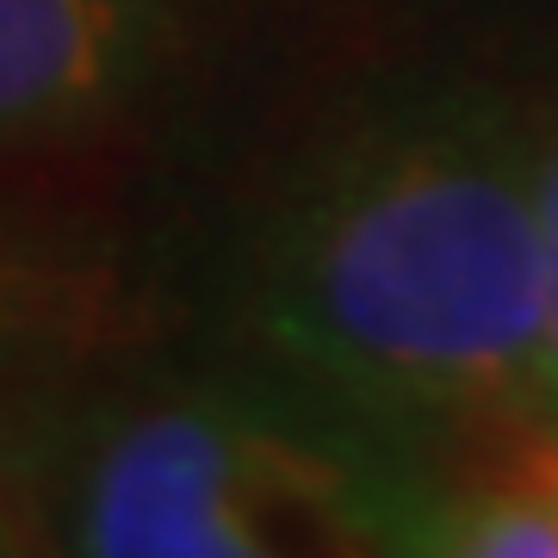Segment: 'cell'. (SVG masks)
Wrapping results in <instances>:
<instances>
[{
    "label": "cell",
    "instance_id": "obj_2",
    "mask_svg": "<svg viewBox=\"0 0 558 558\" xmlns=\"http://www.w3.org/2000/svg\"><path fill=\"white\" fill-rule=\"evenodd\" d=\"M410 440L299 385H156L94 416L57 484V546L87 558L398 553Z\"/></svg>",
    "mask_w": 558,
    "mask_h": 558
},
{
    "label": "cell",
    "instance_id": "obj_4",
    "mask_svg": "<svg viewBox=\"0 0 558 558\" xmlns=\"http://www.w3.org/2000/svg\"><path fill=\"white\" fill-rule=\"evenodd\" d=\"M106 329V279L0 223V385L57 366Z\"/></svg>",
    "mask_w": 558,
    "mask_h": 558
},
{
    "label": "cell",
    "instance_id": "obj_6",
    "mask_svg": "<svg viewBox=\"0 0 558 558\" xmlns=\"http://www.w3.org/2000/svg\"><path fill=\"white\" fill-rule=\"evenodd\" d=\"M539 274H546V348H539V428H558V119L539 124Z\"/></svg>",
    "mask_w": 558,
    "mask_h": 558
},
{
    "label": "cell",
    "instance_id": "obj_7",
    "mask_svg": "<svg viewBox=\"0 0 558 558\" xmlns=\"http://www.w3.org/2000/svg\"><path fill=\"white\" fill-rule=\"evenodd\" d=\"M502 459H509L521 478H527L539 497L558 509V428H539V422L515 428V440H509V453H502Z\"/></svg>",
    "mask_w": 558,
    "mask_h": 558
},
{
    "label": "cell",
    "instance_id": "obj_1",
    "mask_svg": "<svg viewBox=\"0 0 558 558\" xmlns=\"http://www.w3.org/2000/svg\"><path fill=\"white\" fill-rule=\"evenodd\" d=\"M539 124L484 87L403 94L292 168L242 260V336L391 440L539 422Z\"/></svg>",
    "mask_w": 558,
    "mask_h": 558
},
{
    "label": "cell",
    "instance_id": "obj_3",
    "mask_svg": "<svg viewBox=\"0 0 558 558\" xmlns=\"http://www.w3.org/2000/svg\"><path fill=\"white\" fill-rule=\"evenodd\" d=\"M218 0H0V149L124 119L199 44Z\"/></svg>",
    "mask_w": 558,
    "mask_h": 558
},
{
    "label": "cell",
    "instance_id": "obj_5",
    "mask_svg": "<svg viewBox=\"0 0 558 558\" xmlns=\"http://www.w3.org/2000/svg\"><path fill=\"white\" fill-rule=\"evenodd\" d=\"M57 546V484L20 422L0 410V558Z\"/></svg>",
    "mask_w": 558,
    "mask_h": 558
}]
</instances>
